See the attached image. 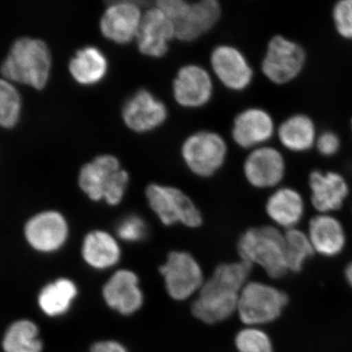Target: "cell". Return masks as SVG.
Here are the masks:
<instances>
[{
  "label": "cell",
  "instance_id": "1",
  "mask_svg": "<svg viewBox=\"0 0 352 352\" xmlns=\"http://www.w3.org/2000/svg\"><path fill=\"white\" fill-rule=\"evenodd\" d=\"M252 270V265L241 259L219 264L192 302V315L207 325L228 320L237 312L241 291Z\"/></svg>",
  "mask_w": 352,
  "mask_h": 352
},
{
  "label": "cell",
  "instance_id": "2",
  "mask_svg": "<svg viewBox=\"0 0 352 352\" xmlns=\"http://www.w3.org/2000/svg\"><path fill=\"white\" fill-rule=\"evenodd\" d=\"M52 56L41 39L22 38L11 46L0 71L4 80L36 90L43 89L50 80Z\"/></svg>",
  "mask_w": 352,
  "mask_h": 352
},
{
  "label": "cell",
  "instance_id": "3",
  "mask_svg": "<svg viewBox=\"0 0 352 352\" xmlns=\"http://www.w3.org/2000/svg\"><path fill=\"white\" fill-rule=\"evenodd\" d=\"M129 175L122 168L120 160L110 154L95 157L83 164L78 173V186L92 201H103L117 207L126 194Z\"/></svg>",
  "mask_w": 352,
  "mask_h": 352
},
{
  "label": "cell",
  "instance_id": "4",
  "mask_svg": "<svg viewBox=\"0 0 352 352\" xmlns=\"http://www.w3.org/2000/svg\"><path fill=\"white\" fill-rule=\"evenodd\" d=\"M237 252L241 261L263 267L273 279L288 272L284 235L273 226L252 227L240 236Z\"/></svg>",
  "mask_w": 352,
  "mask_h": 352
},
{
  "label": "cell",
  "instance_id": "5",
  "mask_svg": "<svg viewBox=\"0 0 352 352\" xmlns=\"http://www.w3.org/2000/svg\"><path fill=\"white\" fill-rule=\"evenodd\" d=\"M145 197L148 206L164 226L182 224L196 229L203 226L200 208L182 190L151 183L146 187Z\"/></svg>",
  "mask_w": 352,
  "mask_h": 352
},
{
  "label": "cell",
  "instance_id": "6",
  "mask_svg": "<svg viewBox=\"0 0 352 352\" xmlns=\"http://www.w3.org/2000/svg\"><path fill=\"white\" fill-rule=\"evenodd\" d=\"M159 272L166 294L175 302H185L198 295L206 281L198 259L187 251L168 252Z\"/></svg>",
  "mask_w": 352,
  "mask_h": 352
},
{
  "label": "cell",
  "instance_id": "7",
  "mask_svg": "<svg viewBox=\"0 0 352 352\" xmlns=\"http://www.w3.org/2000/svg\"><path fill=\"white\" fill-rule=\"evenodd\" d=\"M288 303L283 292L261 282L249 281L241 291L237 312L241 322L247 327L276 320Z\"/></svg>",
  "mask_w": 352,
  "mask_h": 352
},
{
  "label": "cell",
  "instance_id": "8",
  "mask_svg": "<svg viewBox=\"0 0 352 352\" xmlns=\"http://www.w3.org/2000/svg\"><path fill=\"white\" fill-rule=\"evenodd\" d=\"M227 154L226 140L214 131H197L185 139L182 145L183 162L199 177L214 175L226 164Z\"/></svg>",
  "mask_w": 352,
  "mask_h": 352
},
{
  "label": "cell",
  "instance_id": "9",
  "mask_svg": "<svg viewBox=\"0 0 352 352\" xmlns=\"http://www.w3.org/2000/svg\"><path fill=\"white\" fill-rule=\"evenodd\" d=\"M307 57L302 45L278 34L267 44L261 62V72L271 82L287 85L302 74L307 64Z\"/></svg>",
  "mask_w": 352,
  "mask_h": 352
},
{
  "label": "cell",
  "instance_id": "10",
  "mask_svg": "<svg viewBox=\"0 0 352 352\" xmlns=\"http://www.w3.org/2000/svg\"><path fill=\"white\" fill-rule=\"evenodd\" d=\"M102 298L108 308L120 316L138 314L145 302L138 273L129 268L116 270L102 287Z\"/></svg>",
  "mask_w": 352,
  "mask_h": 352
},
{
  "label": "cell",
  "instance_id": "11",
  "mask_svg": "<svg viewBox=\"0 0 352 352\" xmlns=\"http://www.w3.org/2000/svg\"><path fill=\"white\" fill-rule=\"evenodd\" d=\"M168 117L166 104L147 89H139L127 99L122 119L127 129L136 133H148L163 126Z\"/></svg>",
  "mask_w": 352,
  "mask_h": 352
},
{
  "label": "cell",
  "instance_id": "12",
  "mask_svg": "<svg viewBox=\"0 0 352 352\" xmlns=\"http://www.w3.org/2000/svg\"><path fill=\"white\" fill-rule=\"evenodd\" d=\"M142 10L138 2H111L102 14L100 32L108 41L120 45L131 43L135 41L141 20Z\"/></svg>",
  "mask_w": 352,
  "mask_h": 352
},
{
  "label": "cell",
  "instance_id": "13",
  "mask_svg": "<svg viewBox=\"0 0 352 352\" xmlns=\"http://www.w3.org/2000/svg\"><path fill=\"white\" fill-rule=\"evenodd\" d=\"M173 94L176 103L183 108L204 107L214 94L212 76L200 65H185L173 80Z\"/></svg>",
  "mask_w": 352,
  "mask_h": 352
},
{
  "label": "cell",
  "instance_id": "14",
  "mask_svg": "<svg viewBox=\"0 0 352 352\" xmlns=\"http://www.w3.org/2000/svg\"><path fill=\"white\" fill-rule=\"evenodd\" d=\"M210 66L219 82L232 91L247 89L254 80V69L244 53L235 46H217L210 54Z\"/></svg>",
  "mask_w": 352,
  "mask_h": 352
},
{
  "label": "cell",
  "instance_id": "15",
  "mask_svg": "<svg viewBox=\"0 0 352 352\" xmlns=\"http://www.w3.org/2000/svg\"><path fill=\"white\" fill-rule=\"evenodd\" d=\"M175 38V25L157 7H151L143 13L135 38L141 54L154 59L164 57Z\"/></svg>",
  "mask_w": 352,
  "mask_h": 352
},
{
  "label": "cell",
  "instance_id": "16",
  "mask_svg": "<svg viewBox=\"0 0 352 352\" xmlns=\"http://www.w3.org/2000/svg\"><path fill=\"white\" fill-rule=\"evenodd\" d=\"M247 182L258 189L272 188L283 182L286 162L282 153L270 146L252 150L243 166Z\"/></svg>",
  "mask_w": 352,
  "mask_h": 352
},
{
  "label": "cell",
  "instance_id": "17",
  "mask_svg": "<svg viewBox=\"0 0 352 352\" xmlns=\"http://www.w3.org/2000/svg\"><path fill=\"white\" fill-rule=\"evenodd\" d=\"M69 234V223L61 212L45 210L32 217L25 227L28 243L34 250L53 252L61 249Z\"/></svg>",
  "mask_w": 352,
  "mask_h": 352
},
{
  "label": "cell",
  "instance_id": "18",
  "mask_svg": "<svg viewBox=\"0 0 352 352\" xmlns=\"http://www.w3.org/2000/svg\"><path fill=\"white\" fill-rule=\"evenodd\" d=\"M276 132L272 116L261 108H248L234 119L233 141L244 149H256L267 143Z\"/></svg>",
  "mask_w": 352,
  "mask_h": 352
},
{
  "label": "cell",
  "instance_id": "19",
  "mask_svg": "<svg viewBox=\"0 0 352 352\" xmlns=\"http://www.w3.org/2000/svg\"><path fill=\"white\" fill-rule=\"evenodd\" d=\"M221 17V6L217 0H201L188 3L184 12L176 20L175 38L192 43L212 31Z\"/></svg>",
  "mask_w": 352,
  "mask_h": 352
},
{
  "label": "cell",
  "instance_id": "20",
  "mask_svg": "<svg viewBox=\"0 0 352 352\" xmlns=\"http://www.w3.org/2000/svg\"><path fill=\"white\" fill-rule=\"evenodd\" d=\"M308 185L312 205L321 214L340 210L349 197V183L337 171L312 170L308 177Z\"/></svg>",
  "mask_w": 352,
  "mask_h": 352
},
{
  "label": "cell",
  "instance_id": "21",
  "mask_svg": "<svg viewBox=\"0 0 352 352\" xmlns=\"http://www.w3.org/2000/svg\"><path fill=\"white\" fill-rule=\"evenodd\" d=\"M82 256L92 270H112L122 261V250L120 241L108 231L95 229L85 236Z\"/></svg>",
  "mask_w": 352,
  "mask_h": 352
},
{
  "label": "cell",
  "instance_id": "22",
  "mask_svg": "<svg viewBox=\"0 0 352 352\" xmlns=\"http://www.w3.org/2000/svg\"><path fill=\"white\" fill-rule=\"evenodd\" d=\"M69 71L78 85L92 87L100 83L107 76L108 59L96 46H85L76 51L72 58Z\"/></svg>",
  "mask_w": 352,
  "mask_h": 352
},
{
  "label": "cell",
  "instance_id": "23",
  "mask_svg": "<svg viewBox=\"0 0 352 352\" xmlns=\"http://www.w3.org/2000/svg\"><path fill=\"white\" fill-rule=\"evenodd\" d=\"M308 238L314 251L326 256H337L346 244L344 227L339 220L328 214L312 217Z\"/></svg>",
  "mask_w": 352,
  "mask_h": 352
},
{
  "label": "cell",
  "instance_id": "24",
  "mask_svg": "<svg viewBox=\"0 0 352 352\" xmlns=\"http://www.w3.org/2000/svg\"><path fill=\"white\" fill-rule=\"evenodd\" d=\"M266 214L277 226L284 228H295L305 212V201L300 192L291 187L275 190L265 205Z\"/></svg>",
  "mask_w": 352,
  "mask_h": 352
},
{
  "label": "cell",
  "instance_id": "25",
  "mask_svg": "<svg viewBox=\"0 0 352 352\" xmlns=\"http://www.w3.org/2000/svg\"><path fill=\"white\" fill-rule=\"evenodd\" d=\"M280 143L291 152H307L315 146L317 129L314 120L305 113L289 116L278 126Z\"/></svg>",
  "mask_w": 352,
  "mask_h": 352
},
{
  "label": "cell",
  "instance_id": "26",
  "mask_svg": "<svg viewBox=\"0 0 352 352\" xmlns=\"http://www.w3.org/2000/svg\"><path fill=\"white\" fill-rule=\"evenodd\" d=\"M78 295L75 282L68 278H60L41 289L38 296L39 307L48 316H62L71 309Z\"/></svg>",
  "mask_w": 352,
  "mask_h": 352
},
{
  "label": "cell",
  "instance_id": "27",
  "mask_svg": "<svg viewBox=\"0 0 352 352\" xmlns=\"http://www.w3.org/2000/svg\"><path fill=\"white\" fill-rule=\"evenodd\" d=\"M6 352H41L43 342L38 340V329L34 322L20 320L9 327L4 336Z\"/></svg>",
  "mask_w": 352,
  "mask_h": 352
},
{
  "label": "cell",
  "instance_id": "28",
  "mask_svg": "<svg viewBox=\"0 0 352 352\" xmlns=\"http://www.w3.org/2000/svg\"><path fill=\"white\" fill-rule=\"evenodd\" d=\"M285 254L288 270L294 272L302 270L303 263L314 254L308 236L298 229H289L285 233Z\"/></svg>",
  "mask_w": 352,
  "mask_h": 352
},
{
  "label": "cell",
  "instance_id": "29",
  "mask_svg": "<svg viewBox=\"0 0 352 352\" xmlns=\"http://www.w3.org/2000/svg\"><path fill=\"white\" fill-rule=\"evenodd\" d=\"M22 112V99L12 82L0 78V127L17 126Z\"/></svg>",
  "mask_w": 352,
  "mask_h": 352
},
{
  "label": "cell",
  "instance_id": "30",
  "mask_svg": "<svg viewBox=\"0 0 352 352\" xmlns=\"http://www.w3.org/2000/svg\"><path fill=\"white\" fill-rule=\"evenodd\" d=\"M149 235L147 222L139 214H131L120 219L116 226V237L127 244L143 242Z\"/></svg>",
  "mask_w": 352,
  "mask_h": 352
},
{
  "label": "cell",
  "instance_id": "31",
  "mask_svg": "<svg viewBox=\"0 0 352 352\" xmlns=\"http://www.w3.org/2000/svg\"><path fill=\"white\" fill-rule=\"evenodd\" d=\"M238 352H273L272 342L267 333L258 327H245L236 335Z\"/></svg>",
  "mask_w": 352,
  "mask_h": 352
},
{
  "label": "cell",
  "instance_id": "32",
  "mask_svg": "<svg viewBox=\"0 0 352 352\" xmlns=\"http://www.w3.org/2000/svg\"><path fill=\"white\" fill-rule=\"evenodd\" d=\"M336 31L342 38L352 41V0H340L333 7Z\"/></svg>",
  "mask_w": 352,
  "mask_h": 352
},
{
  "label": "cell",
  "instance_id": "33",
  "mask_svg": "<svg viewBox=\"0 0 352 352\" xmlns=\"http://www.w3.org/2000/svg\"><path fill=\"white\" fill-rule=\"evenodd\" d=\"M314 147L321 156L333 157L340 149V136L332 131H323L317 136Z\"/></svg>",
  "mask_w": 352,
  "mask_h": 352
},
{
  "label": "cell",
  "instance_id": "34",
  "mask_svg": "<svg viewBox=\"0 0 352 352\" xmlns=\"http://www.w3.org/2000/svg\"><path fill=\"white\" fill-rule=\"evenodd\" d=\"M89 352H129L122 342L117 340H101L94 342Z\"/></svg>",
  "mask_w": 352,
  "mask_h": 352
},
{
  "label": "cell",
  "instance_id": "35",
  "mask_svg": "<svg viewBox=\"0 0 352 352\" xmlns=\"http://www.w3.org/2000/svg\"><path fill=\"white\" fill-rule=\"evenodd\" d=\"M346 278L349 284L351 285L352 288V263L347 265L346 270Z\"/></svg>",
  "mask_w": 352,
  "mask_h": 352
},
{
  "label": "cell",
  "instance_id": "36",
  "mask_svg": "<svg viewBox=\"0 0 352 352\" xmlns=\"http://www.w3.org/2000/svg\"><path fill=\"white\" fill-rule=\"evenodd\" d=\"M351 131H352V118H351Z\"/></svg>",
  "mask_w": 352,
  "mask_h": 352
}]
</instances>
